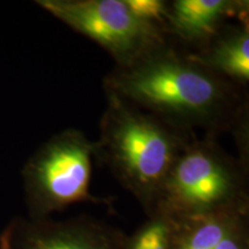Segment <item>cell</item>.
I'll return each mask as SVG.
<instances>
[{"mask_svg":"<svg viewBox=\"0 0 249 249\" xmlns=\"http://www.w3.org/2000/svg\"><path fill=\"white\" fill-rule=\"evenodd\" d=\"M105 92L185 132L203 130L216 140L232 133L248 139L245 88L210 71L188 50L169 38L133 61L117 66L104 79Z\"/></svg>","mask_w":249,"mask_h":249,"instance_id":"6da1fadb","label":"cell"},{"mask_svg":"<svg viewBox=\"0 0 249 249\" xmlns=\"http://www.w3.org/2000/svg\"><path fill=\"white\" fill-rule=\"evenodd\" d=\"M107 97L96 158L150 216L174 163L196 135L174 128L116 95L107 93Z\"/></svg>","mask_w":249,"mask_h":249,"instance_id":"7a4b0ae2","label":"cell"},{"mask_svg":"<svg viewBox=\"0 0 249 249\" xmlns=\"http://www.w3.org/2000/svg\"><path fill=\"white\" fill-rule=\"evenodd\" d=\"M248 189L247 164L227 154L214 139L195 138L174 163L152 213L179 219L249 209Z\"/></svg>","mask_w":249,"mask_h":249,"instance_id":"3957f363","label":"cell"},{"mask_svg":"<svg viewBox=\"0 0 249 249\" xmlns=\"http://www.w3.org/2000/svg\"><path fill=\"white\" fill-rule=\"evenodd\" d=\"M96 141L75 128L52 136L22 170L28 217L49 218L76 203L111 205L107 197L90 193Z\"/></svg>","mask_w":249,"mask_h":249,"instance_id":"277c9868","label":"cell"},{"mask_svg":"<svg viewBox=\"0 0 249 249\" xmlns=\"http://www.w3.org/2000/svg\"><path fill=\"white\" fill-rule=\"evenodd\" d=\"M36 4L126 65L167 39L163 28L139 18L126 0H38Z\"/></svg>","mask_w":249,"mask_h":249,"instance_id":"5b68a950","label":"cell"},{"mask_svg":"<svg viewBox=\"0 0 249 249\" xmlns=\"http://www.w3.org/2000/svg\"><path fill=\"white\" fill-rule=\"evenodd\" d=\"M127 236L90 216L65 220L14 217L0 233V249H124Z\"/></svg>","mask_w":249,"mask_h":249,"instance_id":"8992f818","label":"cell"},{"mask_svg":"<svg viewBox=\"0 0 249 249\" xmlns=\"http://www.w3.org/2000/svg\"><path fill=\"white\" fill-rule=\"evenodd\" d=\"M248 13L247 0H173L166 2L165 33L197 50L229 20H241Z\"/></svg>","mask_w":249,"mask_h":249,"instance_id":"52a82bcc","label":"cell"},{"mask_svg":"<svg viewBox=\"0 0 249 249\" xmlns=\"http://www.w3.org/2000/svg\"><path fill=\"white\" fill-rule=\"evenodd\" d=\"M249 209L170 219V249H249Z\"/></svg>","mask_w":249,"mask_h":249,"instance_id":"ba28073f","label":"cell"},{"mask_svg":"<svg viewBox=\"0 0 249 249\" xmlns=\"http://www.w3.org/2000/svg\"><path fill=\"white\" fill-rule=\"evenodd\" d=\"M189 52L203 66L245 88L249 82L248 18L226 23L207 44Z\"/></svg>","mask_w":249,"mask_h":249,"instance_id":"9c48e42d","label":"cell"},{"mask_svg":"<svg viewBox=\"0 0 249 249\" xmlns=\"http://www.w3.org/2000/svg\"><path fill=\"white\" fill-rule=\"evenodd\" d=\"M171 222L160 213L148 216V219L127 236L124 249H170Z\"/></svg>","mask_w":249,"mask_h":249,"instance_id":"30bf717a","label":"cell"},{"mask_svg":"<svg viewBox=\"0 0 249 249\" xmlns=\"http://www.w3.org/2000/svg\"><path fill=\"white\" fill-rule=\"evenodd\" d=\"M126 1L130 9L139 18L148 22L157 24L165 31L167 1H163V0H126Z\"/></svg>","mask_w":249,"mask_h":249,"instance_id":"8fae6325","label":"cell"}]
</instances>
